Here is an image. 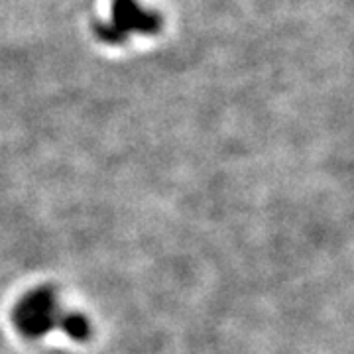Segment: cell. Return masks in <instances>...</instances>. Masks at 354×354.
Wrapping results in <instances>:
<instances>
[{"instance_id": "1", "label": "cell", "mask_w": 354, "mask_h": 354, "mask_svg": "<svg viewBox=\"0 0 354 354\" xmlns=\"http://www.w3.org/2000/svg\"><path fill=\"white\" fill-rule=\"evenodd\" d=\"M18 323L20 329L28 335H41L53 325H57L59 307L53 301V297L46 291H38L30 297H26L18 307Z\"/></svg>"}]
</instances>
